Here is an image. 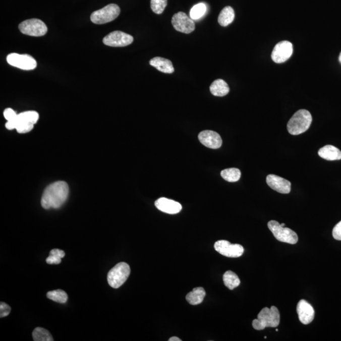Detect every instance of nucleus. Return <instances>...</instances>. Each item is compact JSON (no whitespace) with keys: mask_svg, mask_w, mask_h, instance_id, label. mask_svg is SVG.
<instances>
[{"mask_svg":"<svg viewBox=\"0 0 341 341\" xmlns=\"http://www.w3.org/2000/svg\"><path fill=\"white\" fill-rule=\"evenodd\" d=\"M69 194V185L66 182H54L44 190L41 198L42 207L45 209H58L66 202Z\"/></svg>","mask_w":341,"mask_h":341,"instance_id":"f257e3e1","label":"nucleus"},{"mask_svg":"<svg viewBox=\"0 0 341 341\" xmlns=\"http://www.w3.org/2000/svg\"><path fill=\"white\" fill-rule=\"evenodd\" d=\"M280 323L279 310L274 306L265 307L260 311L257 319L253 321L252 325L255 330H262L266 327H277Z\"/></svg>","mask_w":341,"mask_h":341,"instance_id":"f03ea898","label":"nucleus"},{"mask_svg":"<svg viewBox=\"0 0 341 341\" xmlns=\"http://www.w3.org/2000/svg\"><path fill=\"white\" fill-rule=\"evenodd\" d=\"M312 122L310 112L306 109H300L295 112L288 123V132L293 135L302 134L309 129Z\"/></svg>","mask_w":341,"mask_h":341,"instance_id":"7ed1b4c3","label":"nucleus"},{"mask_svg":"<svg viewBox=\"0 0 341 341\" xmlns=\"http://www.w3.org/2000/svg\"><path fill=\"white\" fill-rule=\"evenodd\" d=\"M130 274V267L125 262H120L112 267L107 274V282L115 289L121 287Z\"/></svg>","mask_w":341,"mask_h":341,"instance_id":"20e7f679","label":"nucleus"},{"mask_svg":"<svg viewBox=\"0 0 341 341\" xmlns=\"http://www.w3.org/2000/svg\"><path fill=\"white\" fill-rule=\"evenodd\" d=\"M268 227L273 235L280 242L295 245L298 242V237L294 231L282 226L276 220H270Z\"/></svg>","mask_w":341,"mask_h":341,"instance_id":"39448f33","label":"nucleus"},{"mask_svg":"<svg viewBox=\"0 0 341 341\" xmlns=\"http://www.w3.org/2000/svg\"><path fill=\"white\" fill-rule=\"evenodd\" d=\"M120 14V9L116 4H109L91 14V21L95 24L109 23L116 19Z\"/></svg>","mask_w":341,"mask_h":341,"instance_id":"423d86ee","label":"nucleus"},{"mask_svg":"<svg viewBox=\"0 0 341 341\" xmlns=\"http://www.w3.org/2000/svg\"><path fill=\"white\" fill-rule=\"evenodd\" d=\"M19 28L22 34L30 36H43L47 32L46 25L37 19H29L22 22L20 24Z\"/></svg>","mask_w":341,"mask_h":341,"instance_id":"0eeeda50","label":"nucleus"},{"mask_svg":"<svg viewBox=\"0 0 341 341\" xmlns=\"http://www.w3.org/2000/svg\"><path fill=\"white\" fill-rule=\"evenodd\" d=\"M9 65L24 70H32L36 69L37 62L33 57L28 54L11 53L7 57Z\"/></svg>","mask_w":341,"mask_h":341,"instance_id":"6e6552de","label":"nucleus"},{"mask_svg":"<svg viewBox=\"0 0 341 341\" xmlns=\"http://www.w3.org/2000/svg\"><path fill=\"white\" fill-rule=\"evenodd\" d=\"M172 23L175 30L185 34H190L195 31L194 20L188 17L184 12H180L172 17Z\"/></svg>","mask_w":341,"mask_h":341,"instance_id":"1a4fd4ad","label":"nucleus"},{"mask_svg":"<svg viewBox=\"0 0 341 341\" xmlns=\"http://www.w3.org/2000/svg\"><path fill=\"white\" fill-rule=\"evenodd\" d=\"M215 250L225 257H240L244 252V248L239 244H232L225 240H219L215 243Z\"/></svg>","mask_w":341,"mask_h":341,"instance_id":"9d476101","label":"nucleus"},{"mask_svg":"<svg viewBox=\"0 0 341 341\" xmlns=\"http://www.w3.org/2000/svg\"><path fill=\"white\" fill-rule=\"evenodd\" d=\"M134 37L122 31L111 32L103 39V43L111 47H125L131 44Z\"/></svg>","mask_w":341,"mask_h":341,"instance_id":"9b49d317","label":"nucleus"},{"mask_svg":"<svg viewBox=\"0 0 341 341\" xmlns=\"http://www.w3.org/2000/svg\"><path fill=\"white\" fill-rule=\"evenodd\" d=\"M293 47L292 42L287 41L279 42L275 45L272 52L273 61L276 64H282L292 56Z\"/></svg>","mask_w":341,"mask_h":341,"instance_id":"f8f14e48","label":"nucleus"},{"mask_svg":"<svg viewBox=\"0 0 341 341\" xmlns=\"http://www.w3.org/2000/svg\"><path fill=\"white\" fill-rule=\"evenodd\" d=\"M199 139L202 144L210 149H217L221 147V137L217 132L212 130H204L200 132Z\"/></svg>","mask_w":341,"mask_h":341,"instance_id":"ddd939ff","label":"nucleus"},{"mask_svg":"<svg viewBox=\"0 0 341 341\" xmlns=\"http://www.w3.org/2000/svg\"><path fill=\"white\" fill-rule=\"evenodd\" d=\"M267 184L272 189L280 194H288L291 192L292 184L288 180L275 175H269L266 179Z\"/></svg>","mask_w":341,"mask_h":341,"instance_id":"4468645a","label":"nucleus"},{"mask_svg":"<svg viewBox=\"0 0 341 341\" xmlns=\"http://www.w3.org/2000/svg\"><path fill=\"white\" fill-rule=\"evenodd\" d=\"M297 310L299 320L303 324H309L314 319V309L307 301L300 300L298 303Z\"/></svg>","mask_w":341,"mask_h":341,"instance_id":"2eb2a0df","label":"nucleus"},{"mask_svg":"<svg viewBox=\"0 0 341 341\" xmlns=\"http://www.w3.org/2000/svg\"><path fill=\"white\" fill-rule=\"evenodd\" d=\"M155 205L160 211L170 214H178L182 209L180 203L166 198H160L155 201Z\"/></svg>","mask_w":341,"mask_h":341,"instance_id":"dca6fc26","label":"nucleus"},{"mask_svg":"<svg viewBox=\"0 0 341 341\" xmlns=\"http://www.w3.org/2000/svg\"><path fill=\"white\" fill-rule=\"evenodd\" d=\"M149 64L155 69L164 74H173L175 72L174 65L170 60L162 57H155L150 60Z\"/></svg>","mask_w":341,"mask_h":341,"instance_id":"f3484780","label":"nucleus"},{"mask_svg":"<svg viewBox=\"0 0 341 341\" xmlns=\"http://www.w3.org/2000/svg\"><path fill=\"white\" fill-rule=\"evenodd\" d=\"M318 155L320 157L327 160L341 159L340 150L337 147L331 145H327L318 150Z\"/></svg>","mask_w":341,"mask_h":341,"instance_id":"a211bd4d","label":"nucleus"},{"mask_svg":"<svg viewBox=\"0 0 341 341\" xmlns=\"http://www.w3.org/2000/svg\"><path fill=\"white\" fill-rule=\"evenodd\" d=\"M210 91L215 96L223 97L229 93L230 87L224 80L217 79L210 85Z\"/></svg>","mask_w":341,"mask_h":341,"instance_id":"6ab92c4d","label":"nucleus"},{"mask_svg":"<svg viewBox=\"0 0 341 341\" xmlns=\"http://www.w3.org/2000/svg\"><path fill=\"white\" fill-rule=\"evenodd\" d=\"M206 295L204 288L201 287L194 288L191 292L188 293L186 299L190 305H197L202 303Z\"/></svg>","mask_w":341,"mask_h":341,"instance_id":"aec40b11","label":"nucleus"},{"mask_svg":"<svg viewBox=\"0 0 341 341\" xmlns=\"http://www.w3.org/2000/svg\"><path fill=\"white\" fill-rule=\"evenodd\" d=\"M235 17V11L232 7H225L220 12L219 17H218V22L220 26L226 27L232 23L234 21Z\"/></svg>","mask_w":341,"mask_h":341,"instance_id":"412c9836","label":"nucleus"},{"mask_svg":"<svg viewBox=\"0 0 341 341\" xmlns=\"http://www.w3.org/2000/svg\"><path fill=\"white\" fill-rule=\"evenodd\" d=\"M39 118L38 112L36 111H30L21 112L17 115V126L20 124H36L38 121Z\"/></svg>","mask_w":341,"mask_h":341,"instance_id":"4be33fe9","label":"nucleus"},{"mask_svg":"<svg viewBox=\"0 0 341 341\" xmlns=\"http://www.w3.org/2000/svg\"><path fill=\"white\" fill-rule=\"evenodd\" d=\"M223 281L224 284L230 290H233L235 288L239 287L240 280L238 275L235 272L228 270L223 275Z\"/></svg>","mask_w":341,"mask_h":341,"instance_id":"5701e85b","label":"nucleus"},{"mask_svg":"<svg viewBox=\"0 0 341 341\" xmlns=\"http://www.w3.org/2000/svg\"><path fill=\"white\" fill-rule=\"evenodd\" d=\"M222 179L228 182H238L241 178V172L237 168H229L222 170L220 173Z\"/></svg>","mask_w":341,"mask_h":341,"instance_id":"b1692460","label":"nucleus"},{"mask_svg":"<svg viewBox=\"0 0 341 341\" xmlns=\"http://www.w3.org/2000/svg\"><path fill=\"white\" fill-rule=\"evenodd\" d=\"M32 337L34 341H52L54 338H52L51 333L48 330L42 327H37L35 328L32 332Z\"/></svg>","mask_w":341,"mask_h":341,"instance_id":"393cba45","label":"nucleus"},{"mask_svg":"<svg viewBox=\"0 0 341 341\" xmlns=\"http://www.w3.org/2000/svg\"><path fill=\"white\" fill-rule=\"evenodd\" d=\"M47 297L55 302L65 303L68 300L67 293L62 290L51 291L47 293Z\"/></svg>","mask_w":341,"mask_h":341,"instance_id":"a878e982","label":"nucleus"},{"mask_svg":"<svg viewBox=\"0 0 341 341\" xmlns=\"http://www.w3.org/2000/svg\"><path fill=\"white\" fill-rule=\"evenodd\" d=\"M65 255L64 251L59 249H53L50 252V255L47 258L46 261L48 264H60L62 262V258Z\"/></svg>","mask_w":341,"mask_h":341,"instance_id":"bb28decb","label":"nucleus"},{"mask_svg":"<svg viewBox=\"0 0 341 341\" xmlns=\"http://www.w3.org/2000/svg\"><path fill=\"white\" fill-rule=\"evenodd\" d=\"M207 11L205 4L200 3L192 7L190 12V18L193 20H198L204 16Z\"/></svg>","mask_w":341,"mask_h":341,"instance_id":"cd10ccee","label":"nucleus"},{"mask_svg":"<svg viewBox=\"0 0 341 341\" xmlns=\"http://www.w3.org/2000/svg\"><path fill=\"white\" fill-rule=\"evenodd\" d=\"M167 4V0H151L150 7L152 11L156 14H161L164 12Z\"/></svg>","mask_w":341,"mask_h":341,"instance_id":"c85d7f7f","label":"nucleus"},{"mask_svg":"<svg viewBox=\"0 0 341 341\" xmlns=\"http://www.w3.org/2000/svg\"><path fill=\"white\" fill-rule=\"evenodd\" d=\"M34 125L29 124H20L17 125L16 130L19 134H26L34 129Z\"/></svg>","mask_w":341,"mask_h":341,"instance_id":"c756f323","label":"nucleus"},{"mask_svg":"<svg viewBox=\"0 0 341 341\" xmlns=\"http://www.w3.org/2000/svg\"><path fill=\"white\" fill-rule=\"evenodd\" d=\"M11 312V307L4 302L0 303V317H7Z\"/></svg>","mask_w":341,"mask_h":341,"instance_id":"7c9ffc66","label":"nucleus"},{"mask_svg":"<svg viewBox=\"0 0 341 341\" xmlns=\"http://www.w3.org/2000/svg\"><path fill=\"white\" fill-rule=\"evenodd\" d=\"M4 115L5 119H6L7 121H12V120L17 119V115H18L16 113L14 110L11 108H7L5 110Z\"/></svg>","mask_w":341,"mask_h":341,"instance_id":"2f4dec72","label":"nucleus"},{"mask_svg":"<svg viewBox=\"0 0 341 341\" xmlns=\"http://www.w3.org/2000/svg\"><path fill=\"white\" fill-rule=\"evenodd\" d=\"M332 236L335 240L341 241V221L337 223L333 228Z\"/></svg>","mask_w":341,"mask_h":341,"instance_id":"473e14b6","label":"nucleus"},{"mask_svg":"<svg viewBox=\"0 0 341 341\" xmlns=\"http://www.w3.org/2000/svg\"><path fill=\"white\" fill-rule=\"evenodd\" d=\"M169 341H182V340L177 337H172L169 338Z\"/></svg>","mask_w":341,"mask_h":341,"instance_id":"72a5a7b5","label":"nucleus"},{"mask_svg":"<svg viewBox=\"0 0 341 341\" xmlns=\"http://www.w3.org/2000/svg\"><path fill=\"white\" fill-rule=\"evenodd\" d=\"M338 60H339V62L341 64V52H340V55H339V57H338Z\"/></svg>","mask_w":341,"mask_h":341,"instance_id":"f704fd0d","label":"nucleus"},{"mask_svg":"<svg viewBox=\"0 0 341 341\" xmlns=\"http://www.w3.org/2000/svg\"><path fill=\"white\" fill-rule=\"evenodd\" d=\"M282 225V226L285 227V223H282V224H280Z\"/></svg>","mask_w":341,"mask_h":341,"instance_id":"c9c22d12","label":"nucleus"},{"mask_svg":"<svg viewBox=\"0 0 341 341\" xmlns=\"http://www.w3.org/2000/svg\"><path fill=\"white\" fill-rule=\"evenodd\" d=\"M275 331H277V332H278V331H279V330H278L277 328V329L275 330Z\"/></svg>","mask_w":341,"mask_h":341,"instance_id":"e433bc0d","label":"nucleus"}]
</instances>
